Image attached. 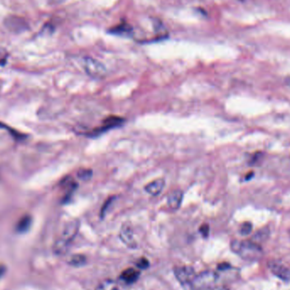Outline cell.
I'll return each mask as SVG.
<instances>
[{
  "mask_svg": "<svg viewBox=\"0 0 290 290\" xmlns=\"http://www.w3.org/2000/svg\"><path fill=\"white\" fill-rule=\"evenodd\" d=\"M230 247L233 252L249 262L259 261L263 256L261 245L252 240H233Z\"/></svg>",
  "mask_w": 290,
  "mask_h": 290,
  "instance_id": "1",
  "label": "cell"
},
{
  "mask_svg": "<svg viewBox=\"0 0 290 290\" xmlns=\"http://www.w3.org/2000/svg\"><path fill=\"white\" fill-rule=\"evenodd\" d=\"M219 275L214 271H204L196 274L191 283L193 290H211L218 283Z\"/></svg>",
  "mask_w": 290,
  "mask_h": 290,
  "instance_id": "2",
  "label": "cell"
},
{
  "mask_svg": "<svg viewBox=\"0 0 290 290\" xmlns=\"http://www.w3.org/2000/svg\"><path fill=\"white\" fill-rule=\"evenodd\" d=\"M85 72L91 78L95 79H104L107 76V69L102 63L91 57L84 59Z\"/></svg>",
  "mask_w": 290,
  "mask_h": 290,
  "instance_id": "3",
  "label": "cell"
},
{
  "mask_svg": "<svg viewBox=\"0 0 290 290\" xmlns=\"http://www.w3.org/2000/svg\"><path fill=\"white\" fill-rule=\"evenodd\" d=\"M79 227H80V223L78 220L69 222L63 231L62 236L59 240L57 241V245L61 247L63 249L68 250L70 243L75 238L78 234Z\"/></svg>",
  "mask_w": 290,
  "mask_h": 290,
  "instance_id": "4",
  "label": "cell"
},
{
  "mask_svg": "<svg viewBox=\"0 0 290 290\" xmlns=\"http://www.w3.org/2000/svg\"><path fill=\"white\" fill-rule=\"evenodd\" d=\"M174 275L182 285H190L196 273L190 265H184L175 267Z\"/></svg>",
  "mask_w": 290,
  "mask_h": 290,
  "instance_id": "5",
  "label": "cell"
},
{
  "mask_svg": "<svg viewBox=\"0 0 290 290\" xmlns=\"http://www.w3.org/2000/svg\"><path fill=\"white\" fill-rule=\"evenodd\" d=\"M268 267L273 274L283 281H290V267L283 262L271 261L268 262Z\"/></svg>",
  "mask_w": 290,
  "mask_h": 290,
  "instance_id": "6",
  "label": "cell"
},
{
  "mask_svg": "<svg viewBox=\"0 0 290 290\" xmlns=\"http://www.w3.org/2000/svg\"><path fill=\"white\" fill-rule=\"evenodd\" d=\"M119 237L122 241V243L126 244L128 248H130V249L137 248V243L135 240L134 234H133V230H132L130 223L126 222L122 225L121 230H120V234H119Z\"/></svg>",
  "mask_w": 290,
  "mask_h": 290,
  "instance_id": "7",
  "label": "cell"
},
{
  "mask_svg": "<svg viewBox=\"0 0 290 290\" xmlns=\"http://www.w3.org/2000/svg\"><path fill=\"white\" fill-rule=\"evenodd\" d=\"M184 200V192L177 188L170 192L167 196V206L172 211H177L180 208Z\"/></svg>",
  "mask_w": 290,
  "mask_h": 290,
  "instance_id": "8",
  "label": "cell"
},
{
  "mask_svg": "<svg viewBox=\"0 0 290 290\" xmlns=\"http://www.w3.org/2000/svg\"><path fill=\"white\" fill-rule=\"evenodd\" d=\"M5 26H6L7 28L10 31L19 32V31H24L26 29L27 23L26 22L25 20L22 19L20 17L11 16L10 18L5 19Z\"/></svg>",
  "mask_w": 290,
  "mask_h": 290,
  "instance_id": "9",
  "label": "cell"
},
{
  "mask_svg": "<svg viewBox=\"0 0 290 290\" xmlns=\"http://www.w3.org/2000/svg\"><path fill=\"white\" fill-rule=\"evenodd\" d=\"M123 122H124V120L121 118V117H114V116L108 117V118L105 119V120L104 121L103 127H102V128H98V129H95L93 132H94V135L96 136V135H99L100 133H101V132H104L105 131L109 130V129H112V128L118 127V126L122 124Z\"/></svg>",
  "mask_w": 290,
  "mask_h": 290,
  "instance_id": "10",
  "label": "cell"
},
{
  "mask_svg": "<svg viewBox=\"0 0 290 290\" xmlns=\"http://www.w3.org/2000/svg\"><path fill=\"white\" fill-rule=\"evenodd\" d=\"M165 180L163 178H158V179H156L155 181L147 184L146 186L144 187V189L150 195L158 196L159 193L162 192L164 187H165Z\"/></svg>",
  "mask_w": 290,
  "mask_h": 290,
  "instance_id": "11",
  "label": "cell"
},
{
  "mask_svg": "<svg viewBox=\"0 0 290 290\" xmlns=\"http://www.w3.org/2000/svg\"><path fill=\"white\" fill-rule=\"evenodd\" d=\"M140 272L133 268H128L122 271L120 278L127 284H132L137 282Z\"/></svg>",
  "mask_w": 290,
  "mask_h": 290,
  "instance_id": "12",
  "label": "cell"
},
{
  "mask_svg": "<svg viewBox=\"0 0 290 290\" xmlns=\"http://www.w3.org/2000/svg\"><path fill=\"white\" fill-rule=\"evenodd\" d=\"M95 290H121L116 281L105 279L98 284Z\"/></svg>",
  "mask_w": 290,
  "mask_h": 290,
  "instance_id": "13",
  "label": "cell"
},
{
  "mask_svg": "<svg viewBox=\"0 0 290 290\" xmlns=\"http://www.w3.org/2000/svg\"><path fill=\"white\" fill-rule=\"evenodd\" d=\"M269 234H270V232H269L268 228L261 229L253 236L252 241L260 244V243H262L268 238Z\"/></svg>",
  "mask_w": 290,
  "mask_h": 290,
  "instance_id": "14",
  "label": "cell"
},
{
  "mask_svg": "<svg viewBox=\"0 0 290 290\" xmlns=\"http://www.w3.org/2000/svg\"><path fill=\"white\" fill-rule=\"evenodd\" d=\"M87 262V258L86 256L83 255H74L71 257V259L69 261V265H72V266H76V267H80L84 265Z\"/></svg>",
  "mask_w": 290,
  "mask_h": 290,
  "instance_id": "15",
  "label": "cell"
},
{
  "mask_svg": "<svg viewBox=\"0 0 290 290\" xmlns=\"http://www.w3.org/2000/svg\"><path fill=\"white\" fill-rule=\"evenodd\" d=\"M93 176V171L90 169H81L78 172V178L81 179V180H89Z\"/></svg>",
  "mask_w": 290,
  "mask_h": 290,
  "instance_id": "16",
  "label": "cell"
},
{
  "mask_svg": "<svg viewBox=\"0 0 290 290\" xmlns=\"http://www.w3.org/2000/svg\"><path fill=\"white\" fill-rule=\"evenodd\" d=\"M252 231V224L250 222H244L240 228V234L243 236H246Z\"/></svg>",
  "mask_w": 290,
  "mask_h": 290,
  "instance_id": "17",
  "label": "cell"
},
{
  "mask_svg": "<svg viewBox=\"0 0 290 290\" xmlns=\"http://www.w3.org/2000/svg\"><path fill=\"white\" fill-rule=\"evenodd\" d=\"M137 267L140 270H145V269L150 267V262L146 259L145 257H142L139 260H137V263H136Z\"/></svg>",
  "mask_w": 290,
  "mask_h": 290,
  "instance_id": "18",
  "label": "cell"
},
{
  "mask_svg": "<svg viewBox=\"0 0 290 290\" xmlns=\"http://www.w3.org/2000/svg\"><path fill=\"white\" fill-rule=\"evenodd\" d=\"M114 200H115V197H111V198L108 199V200H107L106 202L105 203L103 207H102V210H101V213H100L101 218H104V217L105 216L107 210H108V208H109V206H111V204L114 202Z\"/></svg>",
  "mask_w": 290,
  "mask_h": 290,
  "instance_id": "19",
  "label": "cell"
},
{
  "mask_svg": "<svg viewBox=\"0 0 290 290\" xmlns=\"http://www.w3.org/2000/svg\"><path fill=\"white\" fill-rule=\"evenodd\" d=\"M200 233L204 237H207L209 236L210 227L208 224H203L200 228Z\"/></svg>",
  "mask_w": 290,
  "mask_h": 290,
  "instance_id": "20",
  "label": "cell"
},
{
  "mask_svg": "<svg viewBox=\"0 0 290 290\" xmlns=\"http://www.w3.org/2000/svg\"><path fill=\"white\" fill-rule=\"evenodd\" d=\"M29 225H30V219L25 218L22 221V223L20 224L19 230L20 231H26L28 228Z\"/></svg>",
  "mask_w": 290,
  "mask_h": 290,
  "instance_id": "21",
  "label": "cell"
},
{
  "mask_svg": "<svg viewBox=\"0 0 290 290\" xmlns=\"http://www.w3.org/2000/svg\"><path fill=\"white\" fill-rule=\"evenodd\" d=\"M230 267L231 266H230V265L228 263H222V264L218 265L217 268H218L219 271H227Z\"/></svg>",
  "mask_w": 290,
  "mask_h": 290,
  "instance_id": "22",
  "label": "cell"
},
{
  "mask_svg": "<svg viewBox=\"0 0 290 290\" xmlns=\"http://www.w3.org/2000/svg\"><path fill=\"white\" fill-rule=\"evenodd\" d=\"M262 156V154L257 153L256 154L255 157H253L252 160H251V164H256V161H258V159H260V156Z\"/></svg>",
  "mask_w": 290,
  "mask_h": 290,
  "instance_id": "23",
  "label": "cell"
}]
</instances>
